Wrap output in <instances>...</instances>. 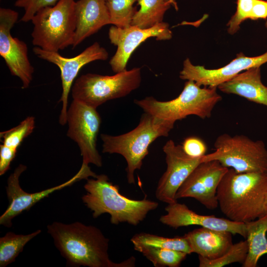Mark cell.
Wrapping results in <instances>:
<instances>
[{"label":"cell","mask_w":267,"mask_h":267,"mask_svg":"<svg viewBox=\"0 0 267 267\" xmlns=\"http://www.w3.org/2000/svg\"><path fill=\"white\" fill-rule=\"evenodd\" d=\"M267 62V51L256 56H246L242 53L225 66L214 69H209L203 66L194 65L187 58L183 62L179 78L183 80H191L198 85L210 88H217L239 73L251 68L261 67Z\"/></svg>","instance_id":"obj_16"},{"label":"cell","mask_w":267,"mask_h":267,"mask_svg":"<svg viewBox=\"0 0 267 267\" xmlns=\"http://www.w3.org/2000/svg\"><path fill=\"white\" fill-rule=\"evenodd\" d=\"M59 0H16L14 6L22 8L24 13L20 21H31L36 13L42 8L55 5Z\"/></svg>","instance_id":"obj_30"},{"label":"cell","mask_w":267,"mask_h":267,"mask_svg":"<svg viewBox=\"0 0 267 267\" xmlns=\"http://www.w3.org/2000/svg\"><path fill=\"white\" fill-rule=\"evenodd\" d=\"M87 193L82 199L92 212L93 218L103 214H109L113 224L127 222L136 226L142 222L150 211L158 207V203L148 200H134L119 192V187L109 181L104 174L87 179L84 185Z\"/></svg>","instance_id":"obj_3"},{"label":"cell","mask_w":267,"mask_h":267,"mask_svg":"<svg viewBox=\"0 0 267 267\" xmlns=\"http://www.w3.org/2000/svg\"><path fill=\"white\" fill-rule=\"evenodd\" d=\"M35 125V118L28 117L18 126L0 133L2 144L17 149L24 138L33 131Z\"/></svg>","instance_id":"obj_28"},{"label":"cell","mask_w":267,"mask_h":267,"mask_svg":"<svg viewBox=\"0 0 267 267\" xmlns=\"http://www.w3.org/2000/svg\"><path fill=\"white\" fill-rule=\"evenodd\" d=\"M17 149L6 146L0 145V175H3L9 169L10 165L14 159Z\"/></svg>","instance_id":"obj_32"},{"label":"cell","mask_w":267,"mask_h":267,"mask_svg":"<svg viewBox=\"0 0 267 267\" xmlns=\"http://www.w3.org/2000/svg\"><path fill=\"white\" fill-rule=\"evenodd\" d=\"M256 0H237L236 10L227 24V31L233 35L240 29L241 24L250 19L253 7Z\"/></svg>","instance_id":"obj_29"},{"label":"cell","mask_w":267,"mask_h":267,"mask_svg":"<svg viewBox=\"0 0 267 267\" xmlns=\"http://www.w3.org/2000/svg\"><path fill=\"white\" fill-rule=\"evenodd\" d=\"M267 18V0H256L250 19L256 20Z\"/></svg>","instance_id":"obj_33"},{"label":"cell","mask_w":267,"mask_h":267,"mask_svg":"<svg viewBox=\"0 0 267 267\" xmlns=\"http://www.w3.org/2000/svg\"><path fill=\"white\" fill-rule=\"evenodd\" d=\"M26 168L25 165L20 164L7 179V185L5 188L9 205L0 217V224L5 227H11L12 220L14 218L24 211L29 210L51 193L70 186L81 179H87L89 177L88 172L80 169L73 178L62 184L39 192L28 193L21 187L19 184V177Z\"/></svg>","instance_id":"obj_15"},{"label":"cell","mask_w":267,"mask_h":267,"mask_svg":"<svg viewBox=\"0 0 267 267\" xmlns=\"http://www.w3.org/2000/svg\"><path fill=\"white\" fill-rule=\"evenodd\" d=\"M217 89L202 88L195 82L187 80L181 93L172 100L162 101L148 96L135 99L134 102L144 112L174 123L190 115L205 119L211 117L214 108L222 99Z\"/></svg>","instance_id":"obj_5"},{"label":"cell","mask_w":267,"mask_h":267,"mask_svg":"<svg viewBox=\"0 0 267 267\" xmlns=\"http://www.w3.org/2000/svg\"><path fill=\"white\" fill-rule=\"evenodd\" d=\"M75 0H59L51 6L38 10L31 21L33 24L32 44L44 50L58 52L73 44L76 19Z\"/></svg>","instance_id":"obj_6"},{"label":"cell","mask_w":267,"mask_h":267,"mask_svg":"<svg viewBox=\"0 0 267 267\" xmlns=\"http://www.w3.org/2000/svg\"><path fill=\"white\" fill-rule=\"evenodd\" d=\"M108 37L110 43L117 47L109 61L112 71L117 73L127 70L131 55L142 43L153 37L157 41L170 40L172 32L169 25L164 22L148 29L133 25L124 28L112 25L109 29Z\"/></svg>","instance_id":"obj_12"},{"label":"cell","mask_w":267,"mask_h":267,"mask_svg":"<svg viewBox=\"0 0 267 267\" xmlns=\"http://www.w3.org/2000/svg\"><path fill=\"white\" fill-rule=\"evenodd\" d=\"M131 241L134 250L138 252L142 248L153 247L178 250L187 254L192 253L187 241L183 236L168 238L140 232L134 235Z\"/></svg>","instance_id":"obj_23"},{"label":"cell","mask_w":267,"mask_h":267,"mask_svg":"<svg viewBox=\"0 0 267 267\" xmlns=\"http://www.w3.org/2000/svg\"><path fill=\"white\" fill-rule=\"evenodd\" d=\"M181 146L187 155L194 158L203 157L206 154L207 149L204 141L200 138L194 136L185 138Z\"/></svg>","instance_id":"obj_31"},{"label":"cell","mask_w":267,"mask_h":267,"mask_svg":"<svg viewBox=\"0 0 267 267\" xmlns=\"http://www.w3.org/2000/svg\"><path fill=\"white\" fill-rule=\"evenodd\" d=\"M166 214L160 217V222L167 226L177 229L189 225H199L213 229L226 231L232 234H239L246 238L245 223L236 222L228 219L215 216L201 215L188 208L184 204H168L165 209Z\"/></svg>","instance_id":"obj_17"},{"label":"cell","mask_w":267,"mask_h":267,"mask_svg":"<svg viewBox=\"0 0 267 267\" xmlns=\"http://www.w3.org/2000/svg\"><path fill=\"white\" fill-rule=\"evenodd\" d=\"M139 9L134 14L131 25L148 29L163 22L171 5L165 0H137Z\"/></svg>","instance_id":"obj_22"},{"label":"cell","mask_w":267,"mask_h":267,"mask_svg":"<svg viewBox=\"0 0 267 267\" xmlns=\"http://www.w3.org/2000/svg\"><path fill=\"white\" fill-rule=\"evenodd\" d=\"M261 67L246 70L217 88L226 94H233L267 106V86L262 81Z\"/></svg>","instance_id":"obj_20"},{"label":"cell","mask_w":267,"mask_h":267,"mask_svg":"<svg viewBox=\"0 0 267 267\" xmlns=\"http://www.w3.org/2000/svg\"><path fill=\"white\" fill-rule=\"evenodd\" d=\"M174 125L172 122L144 112L138 125L129 132L116 136L101 134L102 152L123 156L127 163L128 181L134 184V172L141 169L150 145L160 137L168 136Z\"/></svg>","instance_id":"obj_4"},{"label":"cell","mask_w":267,"mask_h":267,"mask_svg":"<svg viewBox=\"0 0 267 267\" xmlns=\"http://www.w3.org/2000/svg\"><path fill=\"white\" fill-rule=\"evenodd\" d=\"M267 214V190L265 195L263 216Z\"/></svg>","instance_id":"obj_34"},{"label":"cell","mask_w":267,"mask_h":267,"mask_svg":"<svg viewBox=\"0 0 267 267\" xmlns=\"http://www.w3.org/2000/svg\"><path fill=\"white\" fill-rule=\"evenodd\" d=\"M248 251L247 240L233 244L229 250L218 259L210 260L199 256L200 267H222L234 263L243 264Z\"/></svg>","instance_id":"obj_26"},{"label":"cell","mask_w":267,"mask_h":267,"mask_svg":"<svg viewBox=\"0 0 267 267\" xmlns=\"http://www.w3.org/2000/svg\"><path fill=\"white\" fill-rule=\"evenodd\" d=\"M18 18L17 11L0 8V55L11 74L18 77L22 89H26L32 81L34 69L28 58L26 44L11 35V29Z\"/></svg>","instance_id":"obj_11"},{"label":"cell","mask_w":267,"mask_h":267,"mask_svg":"<svg viewBox=\"0 0 267 267\" xmlns=\"http://www.w3.org/2000/svg\"><path fill=\"white\" fill-rule=\"evenodd\" d=\"M137 0H106L110 16L111 24L119 27L131 25L136 11L134 4Z\"/></svg>","instance_id":"obj_27"},{"label":"cell","mask_w":267,"mask_h":267,"mask_svg":"<svg viewBox=\"0 0 267 267\" xmlns=\"http://www.w3.org/2000/svg\"><path fill=\"white\" fill-rule=\"evenodd\" d=\"M75 12L76 29L72 48L103 26L111 24L106 0H78Z\"/></svg>","instance_id":"obj_18"},{"label":"cell","mask_w":267,"mask_h":267,"mask_svg":"<svg viewBox=\"0 0 267 267\" xmlns=\"http://www.w3.org/2000/svg\"><path fill=\"white\" fill-rule=\"evenodd\" d=\"M67 136L78 145L83 157L82 166L92 164L102 166V157L96 148L97 137L101 123L96 108L73 100L67 111Z\"/></svg>","instance_id":"obj_9"},{"label":"cell","mask_w":267,"mask_h":267,"mask_svg":"<svg viewBox=\"0 0 267 267\" xmlns=\"http://www.w3.org/2000/svg\"><path fill=\"white\" fill-rule=\"evenodd\" d=\"M214 148L202 157V162L217 160L237 173L267 172V149L262 140L224 133L217 137Z\"/></svg>","instance_id":"obj_8"},{"label":"cell","mask_w":267,"mask_h":267,"mask_svg":"<svg viewBox=\"0 0 267 267\" xmlns=\"http://www.w3.org/2000/svg\"><path fill=\"white\" fill-rule=\"evenodd\" d=\"M267 172L237 173L229 168L218 187L221 211L228 219L245 223L263 216Z\"/></svg>","instance_id":"obj_2"},{"label":"cell","mask_w":267,"mask_h":267,"mask_svg":"<svg viewBox=\"0 0 267 267\" xmlns=\"http://www.w3.org/2000/svg\"><path fill=\"white\" fill-rule=\"evenodd\" d=\"M248 251L243 267H256L259 259L267 254V214L245 222Z\"/></svg>","instance_id":"obj_21"},{"label":"cell","mask_w":267,"mask_h":267,"mask_svg":"<svg viewBox=\"0 0 267 267\" xmlns=\"http://www.w3.org/2000/svg\"><path fill=\"white\" fill-rule=\"evenodd\" d=\"M47 232L69 267H133L132 257L120 263L111 261L108 255L109 239L95 226L76 222L70 224L54 222Z\"/></svg>","instance_id":"obj_1"},{"label":"cell","mask_w":267,"mask_h":267,"mask_svg":"<svg viewBox=\"0 0 267 267\" xmlns=\"http://www.w3.org/2000/svg\"><path fill=\"white\" fill-rule=\"evenodd\" d=\"M140 68L125 70L112 76L87 73L78 78L72 87L73 100L90 107L122 98L137 89L141 82Z\"/></svg>","instance_id":"obj_7"},{"label":"cell","mask_w":267,"mask_h":267,"mask_svg":"<svg viewBox=\"0 0 267 267\" xmlns=\"http://www.w3.org/2000/svg\"><path fill=\"white\" fill-rule=\"evenodd\" d=\"M167 2L171 4V6H173L176 10L178 11V5L176 0H165Z\"/></svg>","instance_id":"obj_35"},{"label":"cell","mask_w":267,"mask_h":267,"mask_svg":"<svg viewBox=\"0 0 267 267\" xmlns=\"http://www.w3.org/2000/svg\"><path fill=\"white\" fill-rule=\"evenodd\" d=\"M232 234L228 231L201 227L185 234L192 253L213 260L220 258L230 248Z\"/></svg>","instance_id":"obj_19"},{"label":"cell","mask_w":267,"mask_h":267,"mask_svg":"<svg viewBox=\"0 0 267 267\" xmlns=\"http://www.w3.org/2000/svg\"><path fill=\"white\" fill-rule=\"evenodd\" d=\"M33 51L39 58L56 65L60 70L62 92L58 101L62 103L59 122L63 126L67 123L69 94L80 70L91 62L107 60L108 52L97 42L71 58L63 57L58 52L47 51L38 46L34 47Z\"/></svg>","instance_id":"obj_10"},{"label":"cell","mask_w":267,"mask_h":267,"mask_svg":"<svg viewBox=\"0 0 267 267\" xmlns=\"http://www.w3.org/2000/svg\"><path fill=\"white\" fill-rule=\"evenodd\" d=\"M138 252L155 267H178L188 255L178 250L153 247L142 248Z\"/></svg>","instance_id":"obj_25"},{"label":"cell","mask_w":267,"mask_h":267,"mask_svg":"<svg viewBox=\"0 0 267 267\" xmlns=\"http://www.w3.org/2000/svg\"><path fill=\"white\" fill-rule=\"evenodd\" d=\"M228 169L217 160L201 162L179 187L176 198H193L207 209H215L217 188Z\"/></svg>","instance_id":"obj_13"},{"label":"cell","mask_w":267,"mask_h":267,"mask_svg":"<svg viewBox=\"0 0 267 267\" xmlns=\"http://www.w3.org/2000/svg\"><path fill=\"white\" fill-rule=\"evenodd\" d=\"M166 155L167 169L160 178L156 189L158 200L167 204L177 201V192L182 183L201 161V158L187 155L182 146L173 140L167 141L163 147Z\"/></svg>","instance_id":"obj_14"},{"label":"cell","mask_w":267,"mask_h":267,"mask_svg":"<svg viewBox=\"0 0 267 267\" xmlns=\"http://www.w3.org/2000/svg\"><path fill=\"white\" fill-rule=\"evenodd\" d=\"M41 230L28 234L8 232L0 238V267H5L14 262L24 247L41 232Z\"/></svg>","instance_id":"obj_24"}]
</instances>
